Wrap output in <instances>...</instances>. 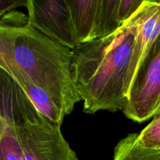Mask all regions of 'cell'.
<instances>
[{
  "instance_id": "6da1fadb",
  "label": "cell",
  "mask_w": 160,
  "mask_h": 160,
  "mask_svg": "<svg viewBox=\"0 0 160 160\" xmlns=\"http://www.w3.org/2000/svg\"><path fill=\"white\" fill-rule=\"evenodd\" d=\"M72 48L45 35L14 10L0 20V69L36 109L61 127L81 101L73 83Z\"/></svg>"
},
{
  "instance_id": "7a4b0ae2",
  "label": "cell",
  "mask_w": 160,
  "mask_h": 160,
  "mask_svg": "<svg viewBox=\"0 0 160 160\" xmlns=\"http://www.w3.org/2000/svg\"><path fill=\"white\" fill-rule=\"evenodd\" d=\"M135 34L125 21L109 35L72 48V77L84 112L123 110L137 68Z\"/></svg>"
},
{
  "instance_id": "3957f363",
  "label": "cell",
  "mask_w": 160,
  "mask_h": 160,
  "mask_svg": "<svg viewBox=\"0 0 160 160\" xmlns=\"http://www.w3.org/2000/svg\"><path fill=\"white\" fill-rule=\"evenodd\" d=\"M9 93L12 118L26 160H78L59 125L41 113L13 80L0 69Z\"/></svg>"
},
{
  "instance_id": "277c9868",
  "label": "cell",
  "mask_w": 160,
  "mask_h": 160,
  "mask_svg": "<svg viewBox=\"0 0 160 160\" xmlns=\"http://www.w3.org/2000/svg\"><path fill=\"white\" fill-rule=\"evenodd\" d=\"M122 111L138 123L160 112V34L136 71Z\"/></svg>"
},
{
  "instance_id": "5b68a950",
  "label": "cell",
  "mask_w": 160,
  "mask_h": 160,
  "mask_svg": "<svg viewBox=\"0 0 160 160\" xmlns=\"http://www.w3.org/2000/svg\"><path fill=\"white\" fill-rule=\"evenodd\" d=\"M29 22L56 42L73 48L77 41L64 0H28Z\"/></svg>"
},
{
  "instance_id": "8992f818",
  "label": "cell",
  "mask_w": 160,
  "mask_h": 160,
  "mask_svg": "<svg viewBox=\"0 0 160 160\" xmlns=\"http://www.w3.org/2000/svg\"><path fill=\"white\" fill-rule=\"evenodd\" d=\"M126 21L135 34L134 64L138 70L150 47L160 34V5L145 2Z\"/></svg>"
},
{
  "instance_id": "52a82bcc",
  "label": "cell",
  "mask_w": 160,
  "mask_h": 160,
  "mask_svg": "<svg viewBox=\"0 0 160 160\" xmlns=\"http://www.w3.org/2000/svg\"><path fill=\"white\" fill-rule=\"evenodd\" d=\"M0 160H26L12 118L9 93L0 83Z\"/></svg>"
},
{
  "instance_id": "ba28073f",
  "label": "cell",
  "mask_w": 160,
  "mask_h": 160,
  "mask_svg": "<svg viewBox=\"0 0 160 160\" xmlns=\"http://www.w3.org/2000/svg\"><path fill=\"white\" fill-rule=\"evenodd\" d=\"M67 6L77 45L93 38L102 0H64Z\"/></svg>"
},
{
  "instance_id": "9c48e42d",
  "label": "cell",
  "mask_w": 160,
  "mask_h": 160,
  "mask_svg": "<svg viewBox=\"0 0 160 160\" xmlns=\"http://www.w3.org/2000/svg\"><path fill=\"white\" fill-rule=\"evenodd\" d=\"M113 160H160V151L142 148L138 134H130L121 139L114 150Z\"/></svg>"
},
{
  "instance_id": "30bf717a",
  "label": "cell",
  "mask_w": 160,
  "mask_h": 160,
  "mask_svg": "<svg viewBox=\"0 0 160 160\" xmlns=\"http://www.w3.org/2000/svg\"><path fill=\"white\" fill-rule=\"evenodd\" d=\"M120 1L121 0H102L93 38L106 37L115 32L120 28L119 8Z\"/></svg>"
},
{
  "instance_id": "8fae6325",
  "label": "cell",
  "mask_w": 160,
  "mask_h": 160,
  "mask_svg": "<svg viewBox=\"0 0 160 160\" xmlns=\"http://www.w3.org/2000/svg\"><path fill=\"white\" fill-rule=\"evenodd\" d=\"M138 142L145 149L160 151V112L138 134Z\"/></svg>"
},
{
  "instance_id": "7c38bea8",
  "label": "cell",
  "mask_w": 160,
  "mask_h": 160,
  "mask_svg": "<svg viewBox=\"0 0 160 160\" xmlns=\"http://www.w3.org/2000/svg\"><path fill=\"white\" fill-rule=\"evenodd\" d=\"M146 0H121L119 8V20L120 25L130 18Z\"/></svg>"
},
{
  "instance_id": "4fadbf2b",
  "label": "cell",
  "mask_w": 160,
  "mask_h": 160,
  "mask_svg": "<svg viewBox=\"0 0 160 160\" xmlns=\"http://www.w3.org/2000/svg\"><path fill=\"white\" fill-rule=\"evenodd\" d=\"M28 0H0V17L16 10L18 7L28 8Z\"/></svg>"
},
{
  "instance_id": "5bb4252c",
  "label": "cell",
  "mask_w": 160,
  "mask_h": 160,
  "mask_svg": "<svg viewBox=\"0 0 160 160\" xmlns=\"http://www.w3.org/2000/svg\"><path fill=\"white\" fill-rule=\"evenodd\" d=\"M147 2H151L157 3V4L160 5V0H146Z\"/></svg>"
}]
</instances>
